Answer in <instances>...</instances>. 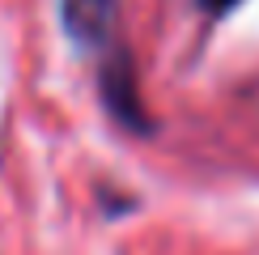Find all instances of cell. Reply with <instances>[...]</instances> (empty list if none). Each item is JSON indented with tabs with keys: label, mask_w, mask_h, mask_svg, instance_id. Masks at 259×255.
Returning a JSON list of instances; mask_svg holds the SVG:
<instances>
[{
	"label": "cell",
	"mask_w": 259,
	"mask_h": 255,
	"mask_svg": "<svg viewBox=\"0 0 259 255\" xmlns=\"http://www.w3.org/2000/svg\"><path fill=\"white\" fill-rule=\"evenodd\" d=\"M60 17L77 42H102L115 26V0H60Z\"/></svg>",
	"instance_id": "6da1fadb"
},
{
	"label": "cell",
	"mask_w": 259,
	"mask_h": 255,
	"mask_svg": "<svg viewBox=\"0 0 259 255\" xmlns=\"http://www.w3.org/2000/svg\"><path fill=\"white\" fill-rule=\"evenodd\" d=\"M204 9H208V13H230L234 5H238V0H200Z\"/></svg>",
	"instance_id": "7a4b0ae2"
}]
</instances>
